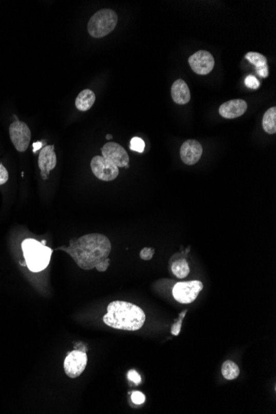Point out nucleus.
I'll return each mask as SVG.
<instances>
[{
	"instance_id": "nucleus-1",
	"label": "nucleus",
	"mask_w": 276,
	"mask_h": 414,
	"mask_svg": "<svg viewBox=\"0 0 276 414\" xmlns=\"http://www.w3.org/2000/svg\"><path fill=\"white\" fill-rule=\"evenodd\" d=\"M111 242L103 234H86L78 239H71L68 247H60L68 253L81 269L92 270L109 257L111 252Z\"/></svg>"
},
{
	"instance_id": "nucleus-2",
	"label": "nucleus",
	"mask_w": 276,
	"mask_h": 414,
	"mask_svg": "<svg viewBox=\"0 0 276 414\" xmlns=\"http://www.w3.org/2000/svg\"><path fill=\"white\" fill-rule=\"evenodd\" d=\"M146 321L143 309L125 301H113L108 306L104 323L115 329L136 331L142 328Z\"/></svg>"
},
{
	"instance_id": "nucleus-3",
	"label": "nucleus",
	"mask_w": 276,
	"mask_h": 414,
	"mask_svg": "<svg viewBox=\"0 0 276 414\" xmlns=\"http://www.w3.org/2000/svg\"><path fill=\"white\" fill-rule=\"evenodd\" d=\"M27 267L32 272L43 271L49 265L52 250L38 241L28 238L22 243Z\"/></svg>"
},
{
	"instance_id": "nucleus-4",
	"label": "nucleus",
	"mask_w": 276,
	"mask_h": 414,
	"mask_svg": "<svg viewBox=\"0 0 276 414\" xmlns=\"http://www.w3.org/2000/svg\"><path fill=\"white\" fill-rule=\"evenodd\" d=\"M117 15L112 9H105L98 11L92 16L88 23L89 35L101 38L113 32L117 24Z\"/></svg>"
},
{
	"instance_id": "nucleus-5",
	"label": "nucleus",
	"mask_w": 276,
	"mask_h": 414,
	"mask_svg": "<svg viewBox=\"0 0 276 414\" xmlns=\"http://www.w3.org/2000/svg\"><path fill=\"white\" fill-rule=\"evenodd\" d=\"M203 288L204 285L201 281L179 282L173 288V297L181 304H191L197 299Z\"/></svg>"
},
{
	"instance_id": "nucleus-6",
	"label": "nucleus",
	"mask_w": 276,
	"mask_h": 414,
	"mask_svg": "<svg viewBox=\"0 0 276 414\" xmlns=\"http://www.w3.org/2000/svg\"><path fill=\"white\" fill-rule=\"evenodd\" d=\"M11 142L19 152H24L29 147L32 133L28 126L21 121L13 122L9 127Z\"/></svg>"
},
{
	"instance_id": "nucleus-7",
	"label": "nucleus",
	"mask_w": 276,
	"mask_h": 414,
	"mask_svg": "<svg viewBox=\"0 0 276 414\" xmlns=\"http://www.w3.org/2000/svg\"><path fill=\"white\" fill-rule=\"evenodd\" d=\"M90 166L94 175L100 181H113L119 174V167L101 155L94 156L92 159Z\"/></svg>"
},
{
	"instance_id": "nucleus-8",
	"label": "nucleus",
	"mask_w": 276,
	"mask_h": 414,
	"mask_svg": "<svg viewBox=\"0 0 276 414\" xmlns=\"http://www.w3.org/2000/svg\"><path fill=\"white\" fill-rule=\"evenodd\" d=\"M87 362L86 352L81 350H73L65 359V372L70 378H76L83 373Z\"/></svg>"
},
{
	"instance_id": "nucleus-9",
	"label": "nucleus",
	"mask_w": 276,
	"mask_h": 414,
	"mask_svg": "<svg viewBox=\"0 0 276 414\" xmlns=\"http://www.w3.org/2000/svg\"><path fill=\"white\" fill-rule=\"evenodd\" d=\"M189 64L196 74L205 75L214 67V58L208 51H199L189 58Z\"/></svg>"
},
{
	"instance_id": "nucleus-10",
	"label": "nucleus",
	"mask_w": 276,
	"mask_h": 414,
	"mask_svg": "<svg viewBox=\"0 0 276 414\" xmlns=\"http://www.w3.org/2000/svg\"><path fill=\"white\" fill-rule=\"evenodd\" d=\"M102 156L113 162L119 168L126 167L129 164V156L124 147L115 143H108L102 148Z\"/></svg>"
},
{
	"instance_id": "nucleus-11",
	"label": "nucleus",
	"mask_w": 276,
	"mask_h": 414,
	"mask_svg": "<svg viewBox=\"0 0 276 414\" xmlns=\"http://www.w3.org/2000/svg\"><path fill=\"white\" fill-rule=\"evenodd\" d=\"M56 162L54 146L50 145L43 147L39 154L38 166L40 168L41 176L44 181H47L49 177L50 171L55 169Z\"/></svg>"
},
{
	"instance_id": "nucleus-12",
	"label": "nucleus",
	"mask_w": 276,
	"mask_h": 414,
	"mask_svg": "<svg viewBox=\"0 0 276 414\" xmlns=\"http://www.w3.org/2000/svg\"><path fill=\"white\" fill-rule=\"evenodd\" d=\"M202 145L193 139L185 141L181 147V158L182 162L188 165L193 166L200 161L202 156Z\"/></svg>"
},
{
	"instance_id": "nucleus-13",
	"label": "nucleus",
	"mask_w": 276,
	"mask_h": 414,
	"mask_svg": "<svg viewBox=\"0 0 276 414\" xmlns=\"http://www.w3.org/2000/svg\"><path fill=\"white\" fill-rule=\"evenodd\" d=\"M247 109V104L244 100H230L222 104L219 108V114L224 119H236L244 114Z\"/></svg>"
},
{
	"instance_id": "nucleus-14",
	"label": "nucleus",
	"mask_w": 276,
	"mask_h": 414,
	"mask_svg": "<svg viewBox=\"0 0 276 414\" xmlns=\"http://www.w3.org/2000/svg\"><path fill=\"white\" fill-rule=\"evenodd\" d=\"M171 96L174 102L177 104H186L191 98L190 91L187 84L183 80L174 81L171 87Z\"/></svg>"
},
{
	"instance_id": "nucleus-15",
	"label": "nucleus",
	"mask_w": 276,
	"mask_h": 414,
	"mask_svg": "<svg viewBox=\"0 0 276 414\" xmlns=\"http://www.w3.org/2000/svg\"><path fill=\"white\" fill-rule=\"evenodd\" d=\"M95 102V94L91 89H84L81 91L75 100V107L80 111L89 110Z\"/></svg>"
},
{
	"instance_id": "nucleus-16",
	"label": "nucleus",
	"mask_w": 276,
	"mask_h": 414,
	"mask_svg": "<svg viewBox=\"0 0 276 414\" xmlns=\"http://www.w3.org/2000/svg\"><path fill=\"white\" fill-rule=\"evenodd\" d=\"M263 129L266 133L274 134L276 132V108L272 107L266 111L262 120Z\"/></svg>"
},
{
	"instance_id": "nucleus-17",
	"label": "nucleus",
	"mask_w": 276,
	"mask_h": 414,
	"mask_svg": "<svg viewBox=\"0 0 276 414\" xmlns=\"http://www.w3.org/2000/svg\"><path fill=\"white\" fill-rule=\"evenodd\" d=\"M222 374L227 380H233L238 378L240 374V370L238 365L232 361H227L222 366Z\"/></svg>"
},
{
	"instance_id": "nucleus-18",
	"label": "nucleus",
	"mask_w": 276,
	"mask_h": 414,
	"mask_svg": "<svg viewBox=\"0 0 276 414\" xmlns=\"http://www.w3.org/2000/svg\"><path fill=\"white\" fill-rule=\"evenodd\" d=\"M173 274L179 279H185L189 275V266L185 259L178 260L174 262L171 266Z\"/></svg>"
},
{
	"instance_id": "nucleus-19",
	"label": "nucleus",
	"mask_w": 276,
	"mask_h": 414,
	"mask_svg": "<svg viewBox=\"0 0 276 414\" xmlns=\"http://www.w3.org/2000/svg\"><path fill=\"white\" fill-rule=\"evenodd\" d=\"M246 59L248 60L251 64L255 66V68H260L262 66L267 65V59L265 55L257 52H248L245 55Z\"/></svg>"
},
{
	"instance_id": "nucleus-20",
	"label": "nucleus",
	"mask_w": 276,
	"mask_h": 414,
	"mask_svg": "<svg viewBox=\"0 0 276 414\" xmlns=\"http://www.w3.org/2000/svg\"><path fill=\"white\" fill-rule=\"evenodd\" d=\"M130 149L132 151H136V152L143 153L145 149V142L142 138L136 137L132 138L130 143Z\"/></svg>"
},
{
	"instance_id": "nucleus-21",
	"label": "nucleus",
	"mask_w": 276,
	"mask_h": 414,
	"mask_svg": "<svg viewBox=\"0 0 276 414\" xmlns=\"http://www.w3.org/2000/svg\"><path fill=\"white\" fill-rule=\"evenodd\" d=\"M186 312H187V310H185L184 311V312H181V315H180V319H178L176 323L173 324L172 327H171V333H172L173 335L178 336L179 334H180V332H181V327H182L183 319H184L185 315H186Z\"/></svg>"
},
{
	"instance_id": "nucleus-22",
	"label": "nucleus",
	"mask_w": 276,
	"mask_h": 414,
	"mask_svg": "<svg viewBox=\"0 0 276 414\" xmlns=\"http://www.w3.org/2000/svg\"><path fill=\"white\" fill-rule=\"evenodd\" d=\"M245 85L249 89H257L259 88L260 81L257 80V77L249 74L245 79Z\"/></svg>"
},
{
	"instance_id": "nucleus-23",
	"label": "nucleus",
	"mask_w": 276,
	"mask_h": 414,
	"mask_svg": "<svg viewBox=\"0 0 276 414\" xmlns=\"http://www.w3.org/2000/svg\"><path fill=\"white\" fill-rule=\"evenodd\" d=\"M154 253H155V250L151 248V247H144L141 251L140 257L144 261H150V260L152 259Z\"/></svg>"
},
{
	"instance_id": "nucleus-24",
	"label": "nucleus",
	"mask_w": 276,
	"mask_h": 414,
	"mask_svg": "<svg viewBox=\"0 0 276 414\" xmlns=\"http://www.w3.org/2000/svg\"><path fill=\"white\" fill-rule=\"evenodd\" d=\"M132 400L134 404L140 405V404H143L144 403L145 400H146V397L142 392L136 391V392L132 393Z\"/></svg>"
},
{
	"instance_id": "nucleus-25",
	"label": "nucleus",
	"mask_w": 276,
	"mask_h": 414,
	"mask_svg": "<svg viewBox=\"0 0 276 414\" xmlns=\"http://www.w3.org/2000/svg\"><path fill=\"white\" fill-rule=\"evenodd\" d=\"M9 180V173L3 164L0 163V185H4Z\"/></svg>"
},
{
	"instance_id": "nucleus-26",
	"label": "nucleus",
	"mask_w": 276,
	"mask_h": 414,
	"mask_svg": "<svg viewBox=\"0 0 276 414\" xmlns=\"http://www.w3.org/2000/svg\"><path fill=\"white\" fill-rule=\"evenodd\" d=\"M128 380L132 381L135 385H139L141 381H142V380H141L140 374H138L136 370H130V371L128 372Z\"/></svg>"
},
{
	"instance_id": "nucleus-27",
	"label": "nucleus",
	"mask_w": 276,
	"mask_h": 414,
	"mask_svg": "<svg viewBox=\"0 0 276 414\" xmlns=\"http://www.w3.org/2000/svg\"><path fill=\"white\" fill-rule=\"evenodd\" d=\"M109 261H110V260H109V258H107V259L103 261L102 262H100V264H98V265L95 266L96 270L100 272L106 271L109 266Z\"/></svg>"
},
{
	"instance_id": "nucleus-28",
	"label": "nucleus",
	"mask_w": 276,
	"mask_h": 414,
	"mask_svg": "<svg viewBox=\"0 0 276 414\" xmlns=\"http://www.w3.org/2000/svg\"><path fill=\"white\" fill-rule=\"evenodd\" d=\"M257 72L258 73L260 76L262 78H267L269 75V68H268V65L262 66L260 68H257Z\"/></svg>"
},
{
	"instance_id": "nucleus-29",
	"label": "nucleus",
	"mask_w": 276,
	"mask_h": 414,
	"mask_svg": "<svg viewBox=\"0 0 276 414\" xmlns=\"http://www.w3.org/2000/svg\"><path fill=\"white\" fill-rule=\"evenodd\" d=\"M41 146H42V143H36L33 144V147H34V152H36V150H38L40 148Z\"/></svg>"
},
{
	"instance_id": "nucleus-30",
	"label": "nucleus",
	"mask_w": 276,
	"mask_h": 414,
	"mask_svg": "<svg viewBox=\"0 0 276 414\" xmlns=\"http://www.w3.org/2000/svg\"><path fill=\"white\" fill-rule=\"evenodd\" d=\"M107 140H111V139H113V136H111L110 134H108L106 136Z\"/></svg>"
},
{
	"instance_id": "nucleus-31",
	"label": "nucleus",
	"mask_w": 276,
	"mask_h": 414,
	"mask_svg": "<svg viewBox=\"0 0 276 414\" xmlns=\"http://www.w3.org/2000/svg\"><path fill=\"white\" fill-rule=\"evenodd\" d=\"M42 242V244L45 245V246H46V241L43 240V241H42V242Z\"/></svg>"
}]
</instances>
